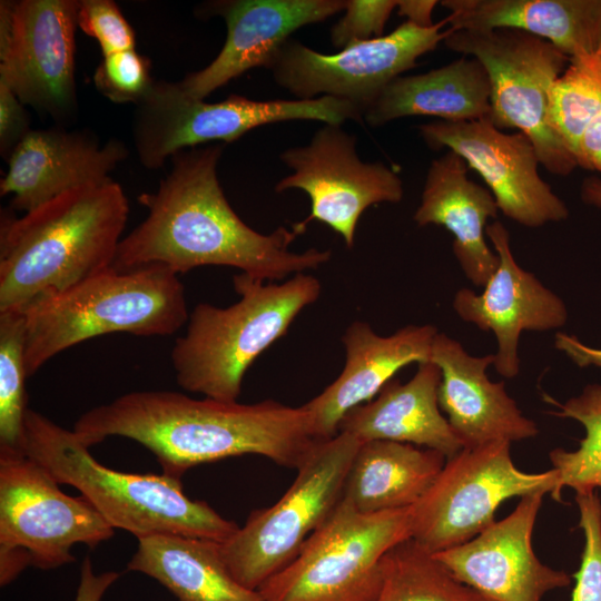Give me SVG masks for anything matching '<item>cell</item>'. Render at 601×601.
<instances>
[{
	"label": "cell",
	"instance_id": "1f68e13d",
	"mask_svg": "<svg viewBox=\"0 0 601 601\" xmlns=\"http://www.w3.org/2000/svg\"><path fill=\"white\" fill-rule=\"evenodd\" d=\"M24 344L23 312H0V455H26Z\"/></svg>",
	"mask_w": 601,
	"mask_h": 601
},
{
	"label": "cell",
	"instance_id": "b9f144b4",
	"mask_svg": "<svg viewBox=\"0 0 601 601\" xmlns=\"http://www.w3.org/2000/svg\"><path fill=\"white\" fill-rule=\"evenodd\" d=\"M581 198L585 204L601 208V179L599 177L591 176L583 180Z\"/></svg>",
	"mask_w": 601,
	"mask_h": 601
},
{
	"label": "cell",
	"instance_id": "7a4b0ae2",
	"mask_svg": "<svg viewBox=\"0 0 601 601\" xmlns=\"http://www.w3.org/2000/svg\"><path fill=\"white\" fill-rule=\"evenodd\" d=\"M72 430L88 447L109 436L136 441L155 455L162 474L178 480L196 465L247 454L297 470L321 441L304 405L197 400L164 390L135 391L95 406Z\"/></svg>",
	"mask_w": 601,
	"mask_h": 601
},
{
	"label": "cell",
	"instance_id": "8992f818",
	"mask_svg": "<svg viewBox=\"0 0 601 601\" xmlns=\"http://www.w3.org/2000/svg\"><path fill=\"white\" fill-rule=\"evenodd\" d=\"M22 312L28 377L57 354L87 339L111 333L170 336L189 317L178 275L157 264L125 272L110 267L37 297Z\"/></svg>",
	"mask_w": 601,
	"mask_h": 601
},
{
	"label": "cell",
	"instance_id": "7c38bea8",
	"mask_svg": "<svg viewBox=\"0 0 601 601\" xmlns=\"http://www.w3.org/2000/svg\"><path fill=\"white\" fill-rule=\"evenodd\" d=\"M59 483L27 455H0V558L26 554L41 570L75 561L71 549H92L115 529L83 495Z\"/></svg>",
	"mask_w": 601,
	"mask_h": 601
},
{
	"label": "cell",
	"instance_id": "ab89813d",
	"mask_svg": "<svg viewBox=\"0 0 601 601\" xmlns=\"http://www.w3.org/2000/svg\"><path fill=\"white\" fill-rule=\"evenodd\" d=\"M555 347L581 367L594 365L601 368V348L587 346L577 336L558 333Z\"/></svg>",
	"mask_w": 601,
	"mask_h": 601
},
{
	"label": "cell",
	"instance_id": "277c9868",
	"mask_svg": "<svg viewBox=\"0 0 601 601\" xmlns=\"http://www.w3.org/2000/svg\"><path fill=\"white\" fill-rule=\"evenodd\" d=\"M24 454L59 484L76 487L114 529L137 539L174 534L223 543L239 528L205 501L186 495L178 479L105 466L73 430L31 408L24 418Z\"/></svg>",
	"mask_w": 601,
	"mask_h": 601
},
{
	"label": "cell",
	"instance_id": "7402d4cb",
	"mask_svg": "<svg viewBox=\"0 0 601 601\" xmlns=\"http://www.w3.org/2000/svg\"><path fill=\"white\" fill-rule=\"evenodd\" d=\"M494 354L470 355L446 334L437 333L431 362L441 371L440 408L463 447H476L495 441H522L538 434L536 424L523 415L506 393L503 382H492L486 368Z\"/></svg>",
	"mask_w": 601,
	"mask_h": 601
},
{
	"label": "cell",
	"instance_id": "52a82bcc",
	"mask_svg": "<svg viewBox=\"0 0 601 601\" xmlns=\"http://www.w3.org/2000/svg\"><path fill=\"white\" fill-rule=\"evenodd\" d=\"M135 107V150L140 164L151 170L161 168L177 151L213 141L231 142L267 124L314 120L343 125L364 119L353 104L328 96L262 101L233 93L225 100L207 102L166 80H155Z\"/></svg>",
	"mask_w": 601,
	"mask_h": 601
},
{
	"label": "cell",
	"instance_id": "9c48e42d",
	"mask_svg": "<svg viewBox=\"0 0 601 601\" xmlns=\"http://www.w3.org/2000/svg\"><path fill=\"white\" fill-rule=\"evenodd\" d=\"M411 538V508L365 514L341 500L296 558L258 590L264 601H374L384 555Z\"/></svg>",
	"mask_w": 601,
	"mask_h": 601
},
{
	"label": "cell",
	"instance_id": "5b68a950",
	"mask_svg": "<svg viewBox=\"0 0 601 601\" xmlns=\"http://www.w3.org/2000/svg\"><path fill=\"white\" fill-rule=\"evenodd\" d=\"M233 285L240 298L227 307L197 304L170 352L183 390L221 402H237L249 366L322 290L319 280L306 273L285 282L238 273Z\"/></svg>",
	"mask_w": 601,
	"mask_h": 601
},
{
	"label": "cell",
	"instance_id": "9a60e30c",
	"mask_svg": "<svg viewBox=\"0 0 601 601\" xmlns=\"http://www.w3.org/2000/svg\"><path fill=\"white\" fill-rule=\"evenodd\" d=\"M279 158L293 173L275 191L299 189L311 200V214L293 227L303 234L311 221H321L339 234L347 248L354 247L358 219L370 206L396 204L404 195L397 171L380 161H362L356 137L342 125L324 124L307 145L288 148Z\"/></svg>",
	"mask_w": 601,
	"mask_h": 601
},
{
	"label": "cell",
	"instance_id": "d6986e66",
	"mask_svg": "<svg viewBox=\"0 0 601 601\" xmlns=\"http://www.w3.org/2000/svg\"><path fill=\"white\" fill-rule=\"evenodd\" d=\"M485 234L499 256V266L481 294L460 289L453 308L463 321L493 332L497 342L495 371L513 378L520 371L521 333L560 328L568 319V311L556 294L519 266L510 248L509 231L500 220L489 224Z\"/></svg>",
	"mask_w": 601,
	"mask_h": 601
},
{
	"label": "cell",
	"instance_id": "7bdbcfd3",
	"mask_svg": "<svg viewBox=\"0 0 601 601\" xmlns=\"http://www.w3.org/2000/svg\"><path fill=\"white\" fill-rule=\"evenodd\" d=\"M597 52H599V53L601 55V37H600V41H599V46H598Z\"/></svg>",
	"mask_w": 601,
	"mask_h": 601
},
{
	"label": "cell",
	"instance_id": "6da1fadb",
	"mask_svg": "<svg viewBox=\"0 0 601 601\" xmlns=\"http://www.w3.org/2000/svg\"><path fill=\"white\" fill-rule=\"evenodd\" d=\"M223 149L209 144L171 156L157 190L138 196L147 216L120 240L114 269L157 264L178 275L201 266H228L265 282H283L331 259L328 249L289 250L300 235L294 227L260 234L240 219L217 177Z\"/></svg>",
	"mask_w": 601,
	"mask_h": 601
},
{
	"label": "cell",
	"instance_id": "d590c367",
	"mask_svg": "<svg viewBox=\"0 0 601 601\" xmlns=\"http://www.w3.org/2000/svg\"><path fill=\"white\" fill-rule=\"evenodd\" d=\"M398 0H345V13L331 29L332 45L345 47L378 38Z\"/></svg>",
	"mask_w": 601,
	"mask_h": 601
},
{
	"label": "cell",
	"instance_id": "484cf974",
	"mask_svg": "<svg viewBox=\"0 0 601 601\" xmlns=\"http://www.w3.org/2000/svg\"><path fill=\"white\" fill-rule=\"evenodd\" d=\"M491 81L484 66L472 56L424 73L391 81L367 109L364 120L373 127L408 116H432L461 122L489 117Z\"/></svg>",
	"mask_w": 601,
	"mask_h": 601
},
{
	"label": "cell",
	"instance_id": "3957f363",
	"mask_svg": "<svg viewBox=\"0 0 601 601\" xmlns=\"http://www.w3.org/2000/svg\"><path fill=\"white\" fill-rule=\"evenodd\" d=\"M129 215L111 178L76 187L0 224V312L23 311L112 266Z\"/></svg>",
	"mask_w": 601,
	"mask_h": 601
},
{
	"label": "cell",
	"instance_id": "ac0fdd59",
	"mask_svg": "<svg viewBox=\"0 0 601 601\" xmlns=\"http://www.w3.org/2000/svg\"><path fill=\"white\" fill-rule=\"evenodd\" d=\"M345 0H220L199 7L200 16H219L227 28L225 43L201 70L177 81L188 96L205 99L244 72L270 70L290 35L342 12Z\"/></svg>",
	"mask_w": 601,
	"mask_h": 601
},
{
	"label": "cell",
	"instance_id": "30bf717a",
	"mask_svg": "<svg viewBox=\"0 0 601 601\" xmlns=\"http://www.w3.org/2000/svg\"><path fill=\"white\" fill-rule=\"evenodd\" d=\"M443 42L484 66L491 81L489 118L497 129L526 135L540 164L553 175L569 176L579 167L548 119L549 91L570 61L566 55L548 40L515 29H450Z\"/></svg>",
	"mask_w": 601,
	"mask_h": 601
},
{
	"label": "cell",
	"instance_id": "83f0119b",
	"mask_svg": "<svg viewBox=\"0 0 601 601\" xmlns=\"http://www.w3.org/2000/svg\"><path fill=\"white\" fill-rule=\"evenodd\" d=\"M446 457L434 450L394 442L361 443L342 499L365 514L407 509L431 487Z\"/></svg>",
	"mask_w": 601,
	"mask_h": 601
},
{
	"label": "cell",
	"instance_id": "ba28073f",
	"mask_svg": "<svg viewBox=\"0 0 601 601\" xmlns=\"http://www.w3.org/2000/svg\"><path fill=\"white\" fill-rule=\"evenodd\" d=\"M359 445L355 436L344 432L318 441L280 499L253 511L245 524L220 543L223 559L239 583L259 590L296 558L341 502Z\"/></svg>",
	"mask_w": 601,
	"mask_h": 601
},
{
	"label": "cell",
	"instance_id": "44dd1931",
	"mask_svg": "<svg viewBox=\"0 0 601 601\" xmlns=\"http://www.w3.org/2000/svg\"><path fill=\"white\" fill-rule=\"evenodd\" d=\"M437 333L433 325H407L382 336L367 323L353 322L342 336L344 368L322 393L304 404L316 439L335 436L346 413L373 400L401 368L431 362Z\"/></svg>",
	"mask_w": 601,
	"mask_h": 601
},
{
	"label": "cell",
	"instance_id": "cb8c5ba5",
	"mask_svg": "<svg viewBox=\"0 0 601 601\" xmlns=\"http://www.w3.org/2000/svg\"><path fill=\"white\" fill-rule=\"evenodd\" d=\"M440 383L436 364H418L408 382L403 384L392 378L373 400L347 412L338 433H348L361 443L394 441L424 446L449 459L463 445L441 413Z\"/></svg>",
	"mask_w": 601,
	"mask_h": 601
},
{
	"label": "cell",
	"instance_id": "4316f807",
	"mask_svg": "<svg viewBox=\"0 0 601 601\" xmlns=\"http://www.w3.org/2000/svg\"><path fill=\"white\" fill-rule=\"evenodd\" d=\"M129 571L165 587L178 601H264L228 570L220 542L174 534L138 538Z\"/></svg>",
	"mask_w": 601,
	"mask_h": 601
},
{
	"label": "cell",
	"instance_id": "2e32d148",
	"mask_svg": "<svg viewBox=\"0 0 601 601\" xmlns=\"http://www.w3.org/2000/svg\"><path fill=\"white\" fill-rule=\"evenodd\" d=\"M425 144L447 148L475 170L493 195L499 210L530 228L568 218L569 209L539 175L540 159L531 139L521 131L506 134L489 117L418 126Z\"/></svg>",
	"mask_w": 601,
	"mask_h": 601
},
{
	"label": "cell",
	"instance_id": "8fae6325",
	"mask_svg": "<svg viewBox=\"0 0 601 601\" xmlns=\"http://www.w3.org/2000/svg\"><path fill=\"white\" fill-rule=\"evenodd\" d=\"M510 446L508 441H495L463 447L446 459L431 487L411 508V539L437 553L470 541L494 523L505 500L538 491L551 494L555 471L518 469Z\"/></svg>",
	"mask_w": 601,
	"mask_h": 601
},
{
	"label": "cell",
	"instance_id": "d4e9b609",
	"mask_svg": "<svg viewBox=\"0 0 601 601\" xmlns=\"http://www.w3.org/2000/svg\"><path fill=\"white\" fill-rule=\"evenodd\" d=\"M452 31L515 29L548 40L569 58L597 52L601 0H442Z\"/></svg>",
	"mask_w": 601,
	"mask_h": 601
},
{
	"label": "cell",
	"instance_id": "d6a6232c",
	"mask_svg": "<svg viewBox=\"0 0 601 601\" xmlns=\"http://www.w3.org/2000/svg\"><path fill=\"white\" fill-rule=\"evenodd\" d=\"M148 57L126 50L102 57L93 72L96 89L115 104H139L151 90Z\"/></svg>",
	"mask_w": 601,
	"mask_h": 601
},
{
	"label": "cell",
	"instance_id": "4fadbf2b",
	"mask_svg": "<svg viewBox=\"0 0 601 601\" xmlns=\"http://www.w3.org/2000/svg\"><path fill=\"white\" fill-rule=\"evenodd\" d=\"M77 10L78 0L0 2V80L62 127L78 112Z\"/></svg>",
	"mask_w": 601,
	"mask_h": 601
},
{
	"label": "cell",
	"instance_id": "60d3db41",
	"mask_svg": "<svg viewBox=\"0 0 601 601\" xmlns=\"http://www.w3.org/2000/svg\"><path fill=\"white\" fill-rule=\"evenodd\" d=\"M437 3L435 0H398L396 9L406 21L420 28H431L436 23L432 20V13Z\"/></svg>",
	"mask_w": 601,
	"mask_h": 601
},
{
	"label": "cell",
	"instance_id": "f1b7e54d",
	"mask_svg": "<svg viewBox=\"0 0 601 601\" xmlns=\"http://www.w3.org/2000/svg\"><path fill=\"white\" fill-rule=\"evenodd\" d=\"M382 584L374 601H491L455 579L413 539L383 558Z\"/></svg>",
	"mask_w": 601,
	"mask_h": 601
},
{
	"label": "cell",
	"instance_id": "4dcf8cb0",
	"mask_svg": "<svg viewBox=\"0 0 601 601\" xmlns=\"http://www.w3.org/2000/svg\"><path fill=\"white\" fill-rule=\"evenodd\" d=\"M549 402L559 408L553 412L554 415L573 418L585 430L577 450L559 447L549 453L556 474L552 499L561 501V492L565 486L575 492L601 490V385H588L580 395L564 403L553 398H549Z\"/></svg>",
	"mask_w": 601,
	"mask_h": 601
},
{
	"label": "cell",
	"instance_id": "ffe728a7",
	"mask_svg": "<svg viewBox=\"0 0 601 601\" xmlns=\"http://www.w3.org/2000/svg\"><path fill=\"white\" fill-rule=\"evenodd\" d=\"M127 157L121 140L102 142L88 129H31L8 159L0 195H12V209L26 214L76 187L111 178Z\"/></svg>",
	"mask_w": 601,
	"mask_h": 601
},
{
	"label": "cell",
	"instance_id": "f35d334b",
	"mask_svg": "<svg viewBox=\"0 0 601 601\" xmlns=\"http://www.w3.org/2000/svg\"><path fill=\"white\" fill-rule=\"evenodd\" d=\"M578 165L601 173V114L590 122L581 137Z\"/></svg>",
	"mask_w": 601,
	"mask_h": 601
},
{
	"label": "cell",
	"instance_id": "e0dca14e",
	"mask_svg": "<svg viewBox=\"0 0 601 601\" xmlns=\"http://www.w3.org/2000/svg\"><path fill=\"white\" fill-rule=\"evenodd\" d=\"M545 494L522 496L506 518L433 555L455 579L491 601H541L548 592L569 587L571 578L542 563L532 546Z\"/></svg>",
	"mask_w": 601,
	"mask_h": 601
},
{
	"label": "cell",
	"instance_id": "5bb4252c",
	"mask_svg": "<svg viewBox=\"0 0 601 601\" xmlns=\"http://www.w3.org/2000/svg\"><path fill=\"white\" fill-rule=\"evenodd\" d=\"M446 19L431 28L405 21L391 33L356 42L333 55L288 40L270 68L275 82L297 99L323 96L346 100L363 115L384 88L446 39Z\"/></svg>",
	"mask_w": 601,
	"mask_h": 601
},
{
	"label": "cell",
	"instance_id": "603a6c76",
	"mask_svg": "<svg viewBox=\"0 0 601 601\" xmlns=\"http://www.w3.org/2000/svg\"><path fill=\"white\" fill-rule=\"evenodd\" d=\"M467 164L452 150L434 159L426 173L413 219L418 226L440 225L453 236V253L466 277L484 287L499 266L485 240L486 221L499 208L491 191L467 177Z\"/></svg>",
	"mask_w": 601,
	"mask_h": 601
},
{
	"label": "cell",
	"instance_id": "e575fe53",
	"mask_svg": "<svg viewBox=\"0 0 601 601\" xmlns=\"http://www.w3.org/2000/svg\"><path fill=\"white\" fill-rule=\"evenodd\" d=\"M77 26L93 38L102 57L136 49V35L112 0H78Z\"/></svg>",
	"mask_w": 601,
	"mask_h": 601
},
{
	"label": "cell",
	"instance_id": "8d00e7d4",
	"mask_svg": "<svg viewBox=\"0 0 601 601\" xmlns=\"http://www.w3.org/2000/svg\"><path fill=\"white\" fill-rule=\"evenodd\" d=\"M30 130V117L26 106L0 80V154L3 159L8 161Z\"/></svg>",
	"mask_w": 601,
	"mask_h": 601
},
{
	"label": "cell",
	"instance_id": "f546056e",
	"mask_svg": "<svg viewBox=\"0 0 601 601\" xmlns=\"http://www.w3.org/2000/svg\"><path fill=\"white\" fill-rule=\"evenodd\" d=\"M600 114L601 55L582 53L570 58L550 88L548 119L577 162L581 137Z\"/></svg>",
	"mask_w": 601,
	"mask_h": 601
},
{
	"label": "cell",
	"instance_id": "836d02e7",
	"mask_svg": "<svg viewBox=\"0 0 601 601\" xmlns=\"http://www.w3.org/2000/svg\"><path fill=\"white\" fill-rule=\"evenodd\" d=\"M575 502L584 548L571 601H601V500L597 491H582Z\"/></svg>",
	"mask_w": 601,
	"mask_h": 601
},
{
	"label": "cell",
	"instance_id": "74e56055",
	"mask_svg": "<svg viewBox=\"0 0 601 601\" xmlns=\"http://www.w3.org/2000/svg\"><path fill=\"white\" fill-rule=\"evenodd\" d=\"M116 571L96 573L89 556L81 564L80 580L73 601H102L106 592L119 579Z\"/></svg>",
	"mask_w": 601,
	"mask_h": 601
}]
</instances>
